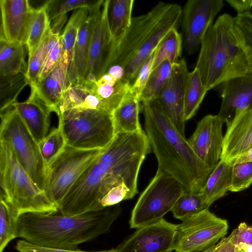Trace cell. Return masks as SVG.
I'll return each instance as SVG.
<instances>
[{
  "label": "cell",
  "instance_id": "cell-2",
  "mask_svg": "<svg viewBox=\"0 0 252 252\" xmlns=\"http://www.w3.org/2000/svg\"><path fill=\"white\" fill-rule=\"evenodd\" d=\"M117 204L102 210L68 216L57 212L26 213L17 220V237L40 246L79 250L78 246L107 232L120 214Z\"/></svg>",
  "mask_w": 252,
  "mask_h": 252
},
{
  "label": "cell",
  "instance_id": "cell-40",
  "mask_svg": "<svg viewBox=\"0 0 252 252\" xmlns=\"http://www.w3.org/2000/svg\"><path fill=\"white\" fill-rule=\"evenodd\" d=\"M101 0H49L43 4L50 22L55 18L70 10L81 8L93 9Z\"/></svg>",
  "mask_w": 252,
  "mask_h": 252
},
{
  "label": "cell",
  "instance_id": "cell-22",
  "mask_svg": "<svg viewBox=\"0 0 252 252\" xmlns=\"http://www.w3.org/2000/svg\"><path fill=\"white\" fill-rule=\"evenodd\" d=\"M70 85L67 71L61 61L42 79L30 87L57 115L63 94Z\"/></svg>",
  "mask_w": 252,
  "mask_h": 252
},
{
  "label": "cell",
  "instance_id": "cell-46",
  "mask_svg": "<svg viewBox=\"0 0 252 252\" xmlns=\"http://www.w3.org/2000/svg\"><path fill=\"white\" fill-rule=\"evenodd\" d=\"M15 249L19 252H117L116 249L93 252L53 249L34 245L23 239L16 242Z\"/></svg>",
  "mask_w": 252,
  "mask_h": 252
},
{
  "label": "cell",
  "instance_id": "cell-3",
  "mask_svg": "<svg viewBox=\"0 0 252 252\" xmlns=\"http://www.w3.org/2000/svg\"><path fill=\"white\" fill-rule=\"evenodd\" d=\"M142 103L145 132L160 168L186 188L198 192L215 167L195 154L164 111L158 99Z\"/></svg>",
  "mask_w": 252,
  "mask_h": 252
},
{
  "label": "cell",
  "instance_id": "cell-39",
  "mask_svg": "<svg viewBox=\"0 0 252 252\" xmlns=\"http://www.w3.org/2000/svg\"><path fill=\"white\" fill-rule=\"evenodd\" d=\"M66 142L59 126L53 129L38 144L46 167L64 149Z\"/></svg>",
  "mask_w": 252,
  "mask_h": 252
},
{
  "label": "cell",
  "instance_id": "cell-8",
  "mask_svg": "<svg viewBox=\"0 0 252 252\" xmlns=\"http://www.w3.org/2000/svg\"><path fill=\"white\" fill-rule=\"evenodd\" d=\"M186 189L177 180L158 167L132 211L130 227L138 229L163 219Z\"/></svg>",
  "mask_w": 252,
  "mask_h": 252
},
{
  "label": "cell",
  "instance_id": "cell-31",
  "mask_svg": "<svg viewBox=\"0 0 252 252\" xmlns=\"http://www.w3.org/2000/svg\"><path fill=\"white\" fill-rule=\"evenodd\" d=\"M207 91L204 86L198 70L195 67L189 73L184 96L185 121L196 114Z\"/></svg>",
  "mask_w": 252,
  "mask_h": 252
},
{
  "label": "cell",
  "instance_id": "cell-50",
  "mask_svg": "<svg viewBox=\"0 0 252 252\" xmlns=\"http://www.w3.org/2000/svg\"><path fill=\"white\" fill-rule=\"evenodd\" d=\"M67 18L66 14L61 15L51 22L50 32L54 34H59L60 32L65 23Z\"/></svg>",
  "mask_w": 252,
  "mask_h": 252
},
{
  "label": "cell",
  "instance_id": "cell-35",
  "mask_svg": "<svg viewBox=\"0 0 252 252\" xmlns=\"http://www.w3.org/2000/svg\"><path fill=\"white\" fill-rule=\"evenodd\" d=\"M233 30L246 56L249 72L252 73V13L237 15L234 17Z\"/></svg>",
  "mask_w": 252,
  "mask_h": 252
},
{
  "label": "cell",
  "instance_id": "cell-37",
  "mask_svg": "<svg viewBox=\"0 0 252 252\" xmlns=\"http://www.w3.org/2000/svg\"><path fill=\"white\" fill-rule=\"evenodd\" d=\"M206 209L209 207L199 192L186 189L171 212L174 218L183 221Z\"/></svg>",
  "mask_w": 252,
  "mask_h": 252
},
{
  "label": "cell",
  "instance_id": "cell-7",
  "mask_svg": "<svg viewBox=\"0 0 252 252\" xmlns=\"http://www.w3.org/2000/svg\"><path fill=\"white\" fill-rule=\"evenodd\" d=\"M0 141L7 143L17 160L44 191L46 166L38 143L12 105L0 111Z\"/></svg>",
  "mask_w": 252,
  "mask_h": 252
},
{
  "label": "cell",
  "instance_id": "cell-23",
  "mask_svg": "<svg viewBox=\"0 0 252 252\" xmlns=\"http://www.w3.org/2000/svg\"><path fill=\"white\" fill-rule=\"evenodd\" d=\"M102 102L105 111L112 114L130 89L131 84L125 79L117 80L107 73L95 81L84 84Z\"/></svg>",
  "mask_w": 252,
  "mask_h": 252
},
{
  "label": "cell",
  "instance_id": "cell-32",
  "mask_svg": "<svg viewBox=\"0 0 252 252\" xmlns=\"http://www.w3.org/2000/svg\"><path fill=\"white\" fill-rule=\"evenodd\" d=\"M50 24L51 22L43 5L37 8H33L26 44L29 58L34 53L49 33Z\"/></svg>",
  "mask_w": 252,
  "mask_h": 252
},
{
  "label": "cell",
  "instance_id": "cell-20",
  "mask_svg": "<svg viewBox=\"0 0 252 252\" xmlns=\"http://www.w3.org/2000/svg\"><path fill=\"white\" fill-rule=\"evenodd\" d=\"M252 148V109L235 117L227 125L221 159L231 161Z\"/></svg>",
  "mask_w": 252,
  "mask_h": 252
},
{
  "label": "cell",
  "instance_id": "cell-14",
  "mask_svg": "<svg viewBox=\"0 0 252 252\" xmlns=\"http://www.w3.org/2000/svg\"><path fill=\"white\" fill-rule=\"evenodd\" d=\"M189 72L184 59L173 64L170 76L158 98L169 119L185 137L184 96Z\"/></svg>",
  "mask_w": 252,
  "mask_h": 252
},
{
  "label": "cell",
  "instance_id": "cell-9",
  "mask_svg": "<svg viewBox=\"0 0 252 252\" xmlns=\"http://www.w3.org/2000/svg\"><path fill=\"white\" fill-rule=\"evenodd\" d=\"M65 146L46 167L44 192L58 207L79 178L101 153Z\"/></svg>",
  "mask_w": 252,
  "mask_h": 252
},
{
  "label": "cell",
  "instance_id": "cell-48",
  "mask_svg": "<svg viewBox=\"0 0 252 252\" xmlns=\"http://www.w3.org/2000/svg\"><path fill=\"white\" fill-rule=\"evenodd\" d=\"M211 252H244L238 246L232 242L228 237L221 239L220 241L215 245Z\"/></svg>",
  "mask_w": 252,
  "mask_h": 252
},
{
  "label": "cell",
  "instance_id": "cell-33",
  "mask_svg": "<svg viewBox=\"0 0 252 252\" xmlns=\"http://www.w3.org/2000/svg\"><path fill=\"white\" fill-rule=\"evenodd\" d=\"M182 41L177 28L170 30L156 49L153 70L165 60L172 64L178 62L181 56Z\"/></svg>",
  "mask_w": 252,
  "mask_h": 252
},
{
  "label": "cell",
  "instance_id": "cell-6",
  "mask_svg": "<svg viewBox=\"0 0 252 252\" xmlns=\"http://www.w3.org/2000/svg\"><path fill=\"white\" fill-rule=\"evenodd\" d=\"M58 118V126L70 147L101 150L115 135L112 114L104 111L74 108L63 112Z\"/></svg>",
  "mask_w": 252,
  "mask_h": 252
},
{
  "label": "cell",
  "instance_id": "cell-49",
  "mask_svg": "<svg viewBox=\"0 0 252 252\" xmlns=\"http://www.w3.org/2000/svg\"><path fill=\"white\" fill-rule=\"evenodd\" d=\"M226 2L236 10L237 15L251 12L252 0H227Z\"/></svg>",
  "mask_w": 252,
  "mask_h": 252
},
{
  "label": "cell",
  "instance_id": "cell-44",
  "mask_svg": "<svg viewBox=\"0 0 252 252\" xmlns=\"http://www.w3.org/2000/svg\"><path fill=\"white\" fill-rule=\"evenodd\" d=\"M156 51V50L141 66L131 86V91L135 93L139 98L152 71Z\"/></svg>",
  "mask_w": 252,
  "mask_h": 252
},
{
  "label": "cell",
  "instance_id": "cell-47",
  "mask_svg": "<svg viewBox=\"0 0 252 252\" xmlns=\"http://www.w3.org/2000/svg\"><path fill=\"white\" fill-rule=\"evenodd\" d=\"M228 237L236 245L241 243L252 245V226L241 222Z\"/></svg>",
  "mask_w": 252,
  "mask_h": 252
},
{
  "label": "cell",
  "instance_id": "cell-21",
  "mask_svg": "<svg viewBox=\"0 0 252 252\" xmlns=\"http://www.w3.org/2000/svg\"><path fill=\"white\" fill-rule=\"evenodd\" d=\"M12 106L38 144L49 133L52 112L50 108L32 88L28 99L21 102L16 101Z\"/></svg>",
  "mask_w": 252,
  "mask_h": 252
},
{
  "label": "cell",
  "instance_id": "cell-34",
  "mask_svg": "<svg viewBox=\"0 0 252 252\" xmlns=\"http://www.w3.org/2000/svg\"><path fill=\"white\" fill-rule=\"evenodd\" d=\"M18 218L11 204L0 197V252H3L8 243L17 237Z\"/></svg>",
  "mask_w": 252,
  "mask_h": 252
},
{
  "label": "cell",
  "instance_id": "cell-36",
  "mask_svg": "<svg viewBox=\"0 0 252 252\" xmlns=\"http://www.w3.org/2000/svg\"><path fill=\"white\" fill-rule=\"evenodd\" d=\"M172 64L165 60L152 70L139 99L140 102H147L158 99L164 86L169 79Z\"/></svg>",
  "mask_w": 252,
  "mask_h": 252
},
{
  "label": "cell",
  "instance_id": "cell-15",
  "mask_svg": "<svg viewBox=\"0 0 252 252\" xmlns=\"http://www.w3.org/2000/svg\"><path fill=\"white\" fill-rule=\"evenodd\" d=\"M223 123L218 115H207L198 123L194 132L188 140L197 157L211 167H214L221 159Z\"/></svg>",
  "mask_w": 252,
  "mask_h": 252
},
{
  "label": "cell",
  "instance_id": "cell-51",
  "mask_svg": "<svg viewBox=\"0 0 252 252\" xmlns=\"http://www.w3.org/2000/svg\"><path fill=\"white\" fill-rule=\"evenodd\" d=\"M105 73H108L114 78L117 80L124 79V68L119 65H113L110 66Z\"/></svg>",
  "mask_w": 252,
  "mask_h": 252
},
{
  "label": "cell",
  "instance_id": "cell-43",
  "mask_svg": "<svg viewBox=\"0 0 252 252\" xmlns=\"http://www.w3.org/2000/svg\"><path fill=\"white\" fill-rule=\"evenodd\" d=\"M61 35L60 34H54L50 32L47 56L38 81L46 76L61 61Z\"/></svg>",
  "mask_w": 252,
  "mask_h": 252
},
{
  "label": "cell",
  "instance_id": "cell-11",
  "mask_svg": "<svg viewBox=\"0 0 252 252\" xmlns=\"http://www.w3.org/2000/svg\"><path fill=\"white\" fill-rule=\"evenodd\" d=\"M226 220L217 217L208 209L177 224L174 246L176 252H198L208 249L227 232Z\"/></svg>",
  "mask_w": 252,
  "mask_h": 252
},
{
  "label": "cell",
  "instance_id": "cell-4",
  "mask_svg": "<svg viewBox=\"0 0 252 252\" xmlns=\"http://www.w3.org/2000/svg\"><path fill=\"white\" fill-rule=\"evenodd\" d=\"M233 18L226 13L220 15L201 43L195 67L207 92L249 73L246 56L234 32Z\"/></svg>",
  "mask_w": 252,
  "mask_h": 252
},
{
  "label": "cell",
  "instance_id": "cell-10",
  "mask_svg": "<svg viewBox=\"0 0 252 252\" xmlns=\"http://www.w3.org/2000/svg\"><path fill=\"white\" fill-rule=\"evenodd\" d=\"M172 3L159 2L145 14L132 18L131 25L121 39L106 53L97 79L111 65L124 68L156 29Z\"/></svg>",
  "mask_w": 252,
  "mask_h": 252
},
{
  "label": "cell",
  "instance_id": "cell-24",
  "mask_svg": "<svg viewBox=\"0 0 252 252\" xmlns=\"http://www.w3.org/2000/svg\"><path fill=\"white\" fill-rule=\"evenodd\" d=\"M134 2V0H108L106 21L109 41L106 54L121 39L130 27Z\"/></svg>",
  "mask_w": 252,
  "mask_h": 252
},
{
  "label": "cell",
  "instance_id": "cell-42",
  "mask_svg": "<svg viewBox=\"0 0 252 252\" xmlns=\"http://www.w3.org/2000/svg\"><path fill=\"white\" fill-rule=\"evenodd\" d=\"M252 184V161L233 164L231 184L229 190L238 192Z\"/></svg>",
  "mask_w": 252,
  "mask_h": 252
},
{
  "label": "cell",
  "instance_id": "cell-53",
  "mask_svg": "<svg viewBox=\"0 0 252 252\" xmlns=\"http://www.w3.org/2000/svg\"><path fill=\"white\" fill-rule=\"evenodd\" d=\"M215 245H213L207 249H205L203 251H202L200 252H211L212 251L213 249H214Z\"/></svg>",
  "mask_w": 252,
  "mask_h": 252
},
{
  "label": "cell",
  "instance_id": "cell-16",
  "mask_svg": "<svg viewBox=\"0 0 252 252\" xmlns=\"http://www.w3.org/2000/svg\"><path fill=\"white\" fill-rule=\"evenodd\" d=\"M0 40L26 45L34 8L27 0H0Z\"/></svg>",
  "mask_w": 252,
  "mask_h": 252
},
{
  "label": "cell",
  "instance_id": "cell-27",
  "mask_svg": "<svg viewBox=\"0 0 252 252\" xmlns=\"http://www.w3.org/2000/svg\"><path fill=\"white\" fill-rule=\"evenodd\" d=\"M140 102L138 96L130 89L112 114L115 134L142 130L139 119Z\"/></svg>",
  "mask_w": 252,
  "mask_h": 252
},
{
  "label": "cell",
  "instance_id": "cell-30",
  "mask_svg": "<svg viewBox=\"0 0 252 252\" xmlns=\"http://www.w3.org/2000/svg\"><path fill=\"white\" fill-rule=\"evenodd\" d=\"M91 17L89 15L77 34L74 53V66L77 84H84L87 70L91 33Z\"/></svg>",
  "mask_w": 252,
  "mask_h": 252
},
{
  "label": "cell",
  "instance_id": "cell-25",
  "mask_svg": "<svg viewBox=\"0 0 252 252\" xmlns=\"http://www.w3.org/2000/svg\"><path fill=\"white\" fill-rule=\"evenodd\" d=\"M89 15L88 8L78 9L72 14L61 35V62L67 71L71 84H77L74 66V47L77 34Z\"/></svg>",
  "mask_w": 252,
  "mask_h": 252
},
{
  "label": "cell",
  "instance_id": "cell-19",
  "mask_svg": "<svg viewBox=\"0 0 252 252\" xmlns=\"http://www.w3.org/2000/svg\"><path fill=\"white\" fill-rule=\"evenodd\" d=\"M182 9L176 3L172 5L162 21L147 40L124 67V79L131 84L141 66L157 49L164 37L173 29L176 28L182 17Z\"/></svg>",
  "mask_w": 252,
  "mask_h": 252
},
{
  "label": "cell",
  "instance_id": "cell-28",
  "mask_svg": "<svg viewBox=\"0 0 252 252\" xmlns=\"http://www.w3.org/2000/svg\"><path fill=\"white\" fill-rule=\"evenodd\" d=\"M74 108H87L105 111L100 99L83 84H71L64 92L59 106L58 117L63 112Z\"/></svg>",
  "mask_w": 252,
  "mask_h": 252
},
{
  "label": "cell",
  "instance_id": "cell-45",
  "mask_svg": "<svg viewBox=\"0 0 252 252\" xmlns=\"http://www.w3.org/2000/svg\"><path fill=\"white\" fill-rule=\"evenodd\" d=\"M134 196L124 183L112 188L101 199L100 204L103 208L118 204L125 200L132 199Z\"/></svg>",
  "mask_w": 252,
  "mask_h": 252
},
{
  "label": "cell",
  "instance_id": "cell-12",
  "mask_svg": "<svg viewBox=\"0 0 252 252\" xmlns=\"http://www.w3.org/2000/svg\"><path fill=\"white\" fill-rule=\"evenodd\" d=\"M224 5L222 0H189L182 9V29L187 51H196L217 15Z\"/></svg>",
  "mask_w": 252,
  "mask_h": 252
},
{
  "label": "cell",
  "instance_id": "cell-52",
  "mask_svg": "<svg viewBox=\"0 0 252 252\" xmlns=\"http://www.w3.org/2000/svg\"><path fill=\"white\" fill-rule=\"evenodd\" d=\"M237 246L244 252H252V245H251L241 243Z\"/></svg>",
  "mask_w": 252,
  "mask_h": 252
},
{
  "label": "cell",
  "instance_id": "cell-17",
  "mask_svg": "<svg viewBox=\"0 0 252 252\" xmlns=\"http://www.w3.org/2000/svg\"><path fill=\"white\" fill-rule=\"evenodd\" d=\"M107 2L108 0H101L96 6L89 10L92 21L91 33L84 83L94 82L97 79L109 45L106 21Z\"/></svg>",
  "mask_w": 252,
  "mask_h": 252
},
{
  "label": "cell",
  "instance_id": "cell-18",
  "mask_svg": "<svg viewBox=\"0 0 252 252\" xmlns=\"http://www.w3.org/2000/svg\"><path fill=\"white\" fill-rule=\"evenodd\" d=\"M220 86L222 100L218 115L227 125L239 114L252 109V73L233 78Z\"/></svg>",
  "mask_w": 252,
  "mask_h": 252
},
{
  "label": "cell",
  "instance_id": "cell-26",
  "mask_svg": "<svg viewBox=\"0 0 252 252\" xmlns=\"http://www.w3.org/2000/svg\"><path fill=\"white\" fill-rule=\"evenodd\" d=\"M232 167L231 162L220 159L215 166L198 192L208 207L229 190Z\"/></svg>",
  "mask_w": 252,
  "mask_h": 252
},
{
  "label": "cell",
  "instance_id": "cell-38",
  "mask_svg": "<svg viewBox=\"0 0 252 252\" xmlns=\"http://www.w3.org/2000/svg\"><path fill=\"white\" fill-rule=\"evenodd\" d=\"M0 109L4 110L16 102V98L28 81L24 74L0 78Z\"/></svg>",
  "mask_w": 252,
  "mask_h": 252
},
{
  "label": "cell",
  "instance_id": "cell-1",
  "mask_svg": "<svg viewBox=\"0 0 252 252\" xmlns=\"http://www.w3.org/2000/svg\"><path fill=\"white\" fill-rule=\"evenodd\" d=\"M143 129L115 134L107 147L87 168L59 207L62 214L75 216L103 209L100 200L113 187L125 183L134 196L141 165L150 152Z\"/></svg>",
  "mask_w": 252,
  "mask_h": 252
},
{
  "label": "cell",
  "instance_id": "cell-13",
  "mask_svg": "<svg viewBox=\"0 0 252 252\" xmlns=\"http://www.w3.org/2000/svg\"><path fill=\"white\" fill-rule=\"evenodd\" d=\"M177 224L162 219L136 231L116 249L117 252H171Z\"/></svg>",
  "mask_w": 252,
  "mask_h": 252
},
{
  "label": "cell",
  "instance_id": "cell-41",
  "mask_svg": "<svg viewBox=\"0 0 252 252\" xmlns=\"http://www.w3.org/2000/svg\"><path fill=\"white\" fill-rule=\"evenodd\" d=\"M49 36V33L34 53L29 58L26 77L30 86L35 85L38 80L41 69L47 56Z\"/></svg>",
  "mask_w": 252,
  "mask_h": 252
},
{
  "label": "cell",
  "instance_id": "cell-5",
  "mask_svg": "<svg viewBox=\"0 0 252 252\" xmlns=\"http://www.w3.org/2000/svg\"><path fill=\"white\" fill-rule=\"evenodd\" d=\"M0 196L13 207L19 217L26 213L57 212L51 201L32 179L17 160L9 144L0 141Z\"/></svg>",
  "mask_w": 252,
  "mask_h": 252
},
{
  "label": "cell",
  "instance_id": "cell-29",
  "mask_svg": "<svg viewBox=\"0 0 252 252\" xmlns=\"http://www.w3.org/2000/svg\"><path fill=\"white\" fill-rule=\"evenodd\" d=\"M26 45L12 44L0 40V78L26 75L28 63L25 61Z\"/></svg>",
  "mask_w": 252,
  "mask_h": 252
}]
</instances>
